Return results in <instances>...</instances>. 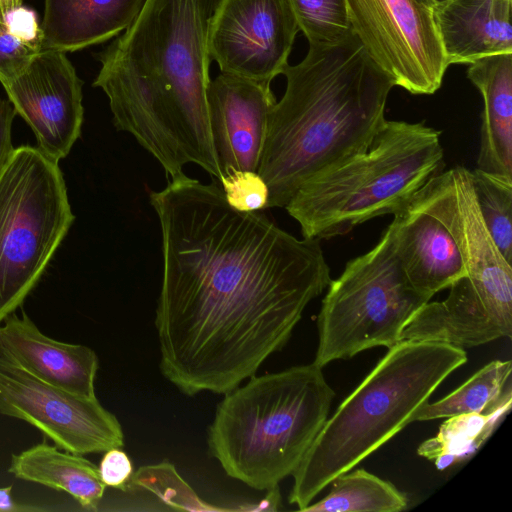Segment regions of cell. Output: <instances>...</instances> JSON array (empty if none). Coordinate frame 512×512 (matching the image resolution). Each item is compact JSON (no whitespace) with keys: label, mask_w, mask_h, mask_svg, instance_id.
<instances>
[{"label":"cell","mask_w":512,"mask_h":512,"mask_svg":"<svg viewBox=\"0 0 512 512\" xmlns=\"http://www.w3.org/2000/svg\"><path fill=\"white\" fill-rule=\"evenodd\" d=\"M299 31L287 0H219L208 49L221 73L271 81L289 65Z\"/></svg>","instance_id":"7c38bea8"},{"label":"cell","mask_w":512,"mask_h":512,"mask_svg":"<svg viewBox=\"0 0 512 512\" xmlns=\"http://www.w3.org/2000/svg\"><path fill=\"white\" fill-rule=\"evenodd\" d=\"M511 402L510 388L495 406L484 412L448 417L434 437L419 445L418 455L433 462L439 470L466 460L490 437L510 410Z\"/></svg>","instance_id":"7402d4cb"},{"label":"cell","mask_w":512,"mask_h":512,"mask_svg":"<svg viewBox=\"0 0 512 512\" xmlns=\"http://www.w3.org/2000/svg\"><path fill=\"white\" fill-rule=\"evenodd\" d=\"M464 349L402 340L328 418L292 474L288 500L302 511L340 474L413 422L438 386L466 363Z\"/></svg>","instance_id":"277c9868"},{"label":"cell","mask_w":512,"mask_h":512,"mask_svg":"<svg viewBox=\"0 0 512 512\" xmlns=\"http://www.w3.org/2000/svg\"><path fill=\"white\" fill-rule=\"evenodd\" d=\"M353 34L369 57L412 94L430 95L448 68L430 6L418 0H345Z\"/></svg>","instance_id":"9c48e42d"},{"label":"cell","mask_w":512,"mask_h":512,"mask_svg":"<svg viewBox=\"0 0 512 512\" xmlns=\"http://www.w3.org/2000/svg\"><path fill=\"white\" fill-rule=\"evenodd\" d=\"M449 288L445 300L428 301L421 307L404 328L401 341L437 342L463 349L503 337L466 276Z\"/></svg>","instance_id":"ffe728a7"},{"label":"cell","mask_w":512,"mask_h":512,"mask_svg":"<svg viewBox=\"0 0 512 512\" xmlns=\"http://www.w3.org/2000/svg\"><path fill=\"white\" fill-rule=\"evenodd\" d=\"M207 101L223 178L237 171L257 172L276 103L270 83L220 73L209 84Z\"/></svg>","instance_id":"5bb4252c"},{"label":"cell","mask_w":512,"mask_h":512,"mask_svg":"<svg viewBox=\"0 0 512 512\" xmlns=\"http://www.w3.org/2000/svg\"><path fill=\"white\" fill-rule=\"evenodd\" d=\"M219 0H145L125 32L99 54L93 82L114 126L134 136L172 179L195 163L220 183L207 91L208 35Z\"/></svg>","instance_id":"7a4b0ae2"},{"label":"cell","mask_w":512,"mask_h":512,"mask_svg":"<svg viewBox=\"0 0 512 512\" xmlns=\"http://www.w3.org/2000/svg\"><path fill=\"white\" fill-rule=\"evenodd\" d=\"M0 347L37 378L80 396L96 397L95 351L46 336L26 313L14 312L0 323Z\"/></svg>","instance_id":"2e32d148"},{"label":"cell","mask_w":512,"mask_h":512,"mask_svg":"<svg viewBox=\"0 0 512 512\" xmlns=\"http://www.w3.org/2000/svg\"><path fill=\"white\" fill-rule=\"evenodd\" d=\"M74 219L59 161L14 148L0 175V323L35 288Z\"/></svg>","instance_id":"52a82bcc"},{"label":"cell","mask_w":512,"mask_h":512,"mask_svg":"<svg viewBox=\"0 0 512 512\" xmlns=\"http://www.w3.org/2000/svg\"><path fill=\"white\" fill-rule=\"evenodd\" d=\"M102 482L109 487L126 490L133 475L129 456L119 448L105 451L98 467Z\"/></svg>","instance_id":"f546056e"},{"label":"cell","mask_w":512,"mask_h":512,"mask_svg":"<svg viewBox=\"0 0 512 512\" xmlns=\"http://www.w3.org/2000/svg\"><path fill=\"white\" fill-rule=\"evenodd\" d=\"M418 1H420V2H422V3H424V4H426V5H428V6H430V7H432L431 0H418Z\"/></svg>","instance_id":"836d02e7"},{"label":"cell","mask_w":512,"mask_h":512,"mask_svg":"<svg viewBox=\"0 0 512 512\" xmlns=\"http://www.w3.org/2000/svg\"><path fill=\"white\" fill-rule=\"evenodd\" d=\"M282 74L286 89L270 113L257 170L268 208H285L304 182L366 149L395 86L354 34L309 43L304 59Z\"/></svg>","instance_id":"3957f363"},{"label":"cell","mask_w":512,"mask_h":512,"mask_svg":"<svg viewBox=\"0 0 512 512\" xmlns=\"http://www.w3.org/2000/svg\"><path fill=\"white\" fill-rule=\"evenodd\" d=\"M224 395L208 428V450L229 477L270 490L302 462L335 392L311 363L253 375Z\"/></svg>","instance_id":"5b68a950"},{"label":"cell","mask_w":512,"mask_h":512,"mask_svg":"<svg viewBox=\"0 0 512 512\" xmlns=\"http://www.w3.org/2000/svg\"><path fill=\"white\" fill-rule=\"evenodd\" d=\"M467 76L483 98L476 168L512 177V53L470 63Z\"/></svg>","instance_id":"d6986e66"},{"label":"cell","mask_w":512,"mask_h":512,"mask_svg":"<svg viewBox=\"0 0 512 512\" xmlns=\"http://www.w3.org/2000/svg\"><path fill=\"white\" fill-rule=\"evenodd\" d=\"M444 166L440 131L386 120L366 149L304 182L285 209L303 238L346 235L403 209Z\"/></svg>","instance_id":"8992f818"},{"label":"cell","mask_w":512,"mask_h":512,"mask_svg":"<svg viewBox=\"0 0 512 512\" xmlns=\"http://www.w3.org/2000/svg\"><path fill=\"white\" fill-rule=\"evenodd\" d=\"M126 490L150 492L176 510H233L213 506L201 500L169 462L140 467L133 473Z\"/></svg>","instance_id":"4316f807"},{"label":"cell","mask_w":512,"mask_h":512,"mask_svg":"<svg viewBox=\"0 0 512 512\" xmlns=\"http://www.w3.org/2000/svg\"><path fill=\"white\" fill-rule=\"evenodd\" d=\"M483 221L506 261L512 265V177L469 170Z\"/></svg>","instance_id":"d4e9b609"},{"label":"cell","mask_w":512,"mask_h":512,"mask_svg":"<svg viewBox=\"0 0 512 512\" xmlns=\"http://www.w3.org/2000/svg\"><path fill=\"white\" fill-rule=\"evenodd\" d=\"M511 369L510 360L491 361L444 398L425 403L415 413L413 422L481 413L492 408L511 388Z\"/></svg>","instance_id":"cb8c5ba5"},{"label":"cell","mask_w":512,"mask_h":512,"mask_svg":"<svg viewBox=\"0 0 512 512\" xmlns=\"http://www.w3.org/2000/svg\"><path fill=\"white\" fill-rule=\"evenodd\" d=\"M422 193L460 250L470 284L503 337L512 335V265L481 216L469 169L456 166L431 178Z\"/></svg>","instance_id":"8fae6325"},{"label":"cell","mask_w":512,"mask_h":512,"mask_svg":"<svg viewBox=\"0 0 512 512\" xmlns=\"http://www.w3.org/2000/svg\"><path fill=\"white\" fill-rule=\"evenodd\" d=\"M8 472L18 479L64 491L87 510L97 509L106 488L94 463L45 441L13 454Z\"/></svg>","instance_id":"44dd1931"},{"label":"cell","mask_w":512,"mask_h":512,"mask_svg":"<svg viewBox=\"0 0 512 512\" xmlns=\"http://www.w3.org/2000/svg\"><path fill=\"white\" fill-rule=\"evenodd\" d=\"M0 413L36 427L65 451L83 455L124 446L120 422L97 397L80 396L37 378L1 347Z\"/></svg>","instance_id":"30bf717a"},{"label":"cell","mask_w":512,"mask_h":512,"mask_svg":"<svg viewBox=\"0 0 512 512\" xmlns=\"http://www.w3.org/2000/svg\"><path fill=\"white\" fill-rule=\"evenodd\" d=\"M431 9L448 65L512 53L511 0H447Z\"/></svg>","instance_id":"e0dca14e"},{"label":"cell","mask_w":512,"mask_h":512,"mask_svg":"<svg viewBox=\"0 0 512 512\" xmlns=\"http://www.w3.org/2000/svg\"><path fill=\"white\" fill-rule=\"evenodd\" d=\"M82 84L65 53L42 50L3 86L16 114L34 133L38 149L57 161L69 154L81 135Z\"/></svg>","instance_id":"4fadbf2b"},{"label":"cell","mask_w":512,"mask_h":512,"mask_svg":"<svg viewBox=\"0 0 512 512\" xmlns=\"http://www.w3.org/2000/svg\"><path fill=\"white\" fill-rule=\"evenodd\" d=\"M15 115L10 101L0 99V175L14 150L11 130Z\"/></svg>","instance_id":"4dcf8cb0"},{"label":"cell","mask_w":512,"mask_h":512,"mask_svg":"<svg viewBox=\"0 0 512 512\" xmlns=\"http://www.w3.org/2000/svg\"><path fill=\"white\" fill-rule=\"evenodd\" d=\"M220 186L228 204L238 211L254 212L268 208L269 189L258 172H234L225 176Z\"/></svg>","instance_id":"f1b7e54d"},{"label":"cell","mask_w":512,"mask_h":512,"mask_svg":"<svg viewBox=\"0 0 512 512\" xmlns=\"http://www.w3.org/2000/svg\"><path fill=\"white\" fill-rule=\"evenodd\" d=\"M42 51V34L34 11L20 7L0 21V82L19 76Z\"/></svg>","instance_id":"484cf974"},{"label":"cell","mask_w":512,"mask_h":512,"mask_svg":"<svg viewBox=\"0 0 512 512\" xmlns=\"http://www.w3.org/2000/svg\"><path fill=\"white\" fill-rule=\"evenodd\" d=\"M421 189L394 214L390 225L410 283L432 298L467 272L455 239L432 212Z\"/></svg>","instance_id":"9a60e30c"},{"label":"cell","mask_w":512,"mask_h":512,"mask_svg":"<svg viewBox=\"0 0 512 512\" xmlns=\"http://www.w3.org/2000/svg\"><path fill=\"white\" fill-rule=\"evenodd\" d=\"M23 6V0H0V21L6 20L8 16Z\"/></svg>","instance_id":"d6a6232c"},{"label":"cell","mask_w":512,"mask_h":512,"mask_svg":"<svg viewBox=\"0 0 512 512\" xmlns=\"http://www.w3.org/2000/svg\"><path fill=\"white\" fill-rule=\"evenodd\" d=\"M11 490V485L0 488V512L39 510V508L25 507L17 504L12 498Z\"/></svg>","instance_id":"1f68e13d"},{"label":"cell","mask_w":512,"mask_h":512,"mask_svg":"<svg viewBox=\"0 0 512 512\" xmlns=\"http://www.w3.org/2000/svg\"><path fill=\"white\" fill-rule=\"evenodd\" d=\"M330 492L310 503L307 512H399L407 507V498L391 482L365 469L349 470L331 483Z\"/></svg>","instance_id":"603a6c76"},{"label":"cell","mask_w":512,"mask_h":512,"mask_svg":"<svg viewBox=\"0 0 512 512\" xmlns=\"http://www.w3.org/2000/svg\"><path fill=\"white\" fill-rule=\"evenodd\" d=\"M145 0H45L42 50L73 52L126 30Z\"/></svg>","instance_id":"ac0fdd59"},{"label":"cell","mask_w":512,"mask_h":512,"mask_svg":"<svg viewBox=\"0 0 512 512\" xmlns=\"http://www.w3.org/2000/svg\"><path fill=\"white\" fill-rule=\"evenodd\" d=\"M317 317L313 363L349 359L378 346L389 349L430 297L410 283L400 261L392 226L368 252L351 259L331 280Z\"/></svg>","instance_id":"ba28073f"},{"label":"cell","mask_w":512,"mask_h":512,"mask_svg":"<svg viewBox=\"0 0 512 512\" xmlns=\"http://www.w3.org/2000/svg\"><path fill=\"white\" fill-rule=\"evenodd\" d=\"M309 43H334L353 34L345 0H287Z\"/></svg>","instance_id":"83f0119b"},{"label":"cell","mask_w":512,"mask_h":512,"mask_svg":"<svg viewBox=\"0 0 512 512\" xmlns=\"http://www.w3.org/2000/svg\"><path fill=\"white\" fill-rule=\"evenodd\" d=\"M149 198L163 261L160 371L185 395L225 394L287 344L330 268L318 240L232 208L215 181L184 175Z\"/></svg>","instance_id":"6da1fadb"},{"label":"cell","mask_w":512,"mask_h":512,"mask_svg":"<svg viewBox=\"0 0 512 512\" xmlns=\"http://www.w3.org/2000/svg\"><path fill=\"white\" fill-rule=\"evenodd\" d=\"M447 0H431V3H432V6L435 5V4H438V3H442V2H445Z\"/></svg>","instance_id":"e575fe53"}]
</instances>
